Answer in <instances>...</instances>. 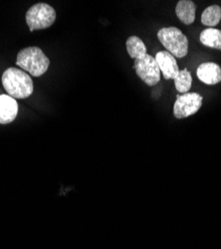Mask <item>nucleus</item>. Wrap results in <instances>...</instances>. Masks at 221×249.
<instances>
[{
	"instance_id": "nucleus-9",
	"label": "nucleus",
	"mask_w": 221,
	"mask_h": 249,
	"mask_svg": "<svg viewBox=\"0 0 221 249\" xmlns=\"http://www.w3.org/2000/svg\"><path fill=\"white\" fill-rule=\"evenodd\" d=\"M18 113V104L9 95H0V124L13 122Z\"/></svg>"
},
{
	"instance_id": "nucleus-14",
	"label": "nucleus",
	"mask_w": 221,
	"mask_h": 249,
	"mask_svg": "<svg viewBox=\"0 0 221 249\" xmlns=\"http://www.w3.org/2000/svg\"><path fill=\"white\" fill-rule=\"evenodd\" d=\"M174 86L178 93L186 94L191 89L192 86V77L190 72L186 68L182 71H179L178 75L174 79Z\"/></svg>"
},
{
	"instance_id": "nucleus-1",
	"label": "nucleus",
	"mask_w": 221,
	"mask_h": 249,
	"mask_svg": "<svg viewBox=\"0 0 221 249\" xmlns=\"http://www.w3.org/2000/svg\"><path fill=\"white\" fill-rule=\"evenodd\" d=\"M2 85L14 99H26L33 93V81L23 70L8 68L2 74Z\"/></svg>"
},
{
	"instance_id": "nucleus-13",
	"label": "nucleus",
	"mask_w": 221,
	"mask_h": 249,
	"mask_svg": "<svg viewBox=\"0 0 221 249\" xmlns=\"http://www.w3.org/2000/svg\"><path fill=\"white\" fill-rule=\"evenodd\" d=\"M221 19V7L219 5H211L204 9L202 14V22L207 27L216 26Z\"/></svg>"
},
{
	"instance_id": "nucleus-6",
	"label": "nucleus",
	"mask_w": 221,
	"mask_h": 249,
	"mask_svg": "<svg viewBox=\"0 0 221 249\" xmlns=\"http://www.w3.org/2000/svg\"><path fill=\"white\" fill-rule=\"evenodd\" d=\"M204 97L198 93H186L176 95L173 105V115L176 119H186L194 115L203 106Z\"/></svg>"
},
{
	"instance_id": "nucleus-3",
	"label": "nucleus",
	"mask_w": 221,
	"mask_h": 249,
	"mask_svg": "<svg viewBox=\"0 0 221 249\" xmlns=\"http://www.w3.org/2000/svg\"><path fill=\"white\" fill-rule=\"evenodd\" d=\"M160 43L174 58H184L188 53V39L176 27H165L157 32Z\"/></svg>"
},
{
	"instance_id": "nucleus-7",
	"label": "nucleus",
	"mask_w": 221,
	"mask_h": 249,
	"mask_svg": "<svg viewBox=\"0 0 221 249\" xmlns=\"http://www.w3.org/2000/svg\"><path fill=\"white\" fill-rule=\"evenodd\" d=\"M156 63L166 80L175 79L179 73L176 59L168 51H158L154 57Z\"/></svg>"
},
{
	"instance_id": "nucleus-10",
	"label": "nucleus",
	"mask_w": 221,
	"mask_h": 249,
	"mask_svg": "<svg viewBox=\"0 0 221 249\" xmlns=\"http://www.w3.org/2000/svg\"><path fill=\"white\" fill-rule=\"evenodd\" d=\"M196 6L189 0H180L175 7V14L178 19L186 25H190L195 20Z\"/></svg>"
},
{
	"instance_id": "nucleus-8",
	"label": "nucleus",
	"mask_w": 221,
	"mask_h": 249,
	"mask_svg": "<svg viewBox=\"0 0 221 249\" xmlns=\"http://www.w3.org/2000/svg\"><path fill=\"white\" fill-rule=\"evenodd\" d=\"M196 75L204 84L216 85L221 82V67L213 62H206L197 67Z\"/></svg>"
},
{
	"instance_id": "nucleus-12",
	"label": "nucleus",
	"mask_w": 221,
	"mask_h": 249,
	"mask_svg": "<svg viewBox=\"0 0 221 249\" xmlns=\"http://www.w3.org/2000/svg\"><path fill=\"white\" fill-rule=\"evenodd\" d=\"M127 51L131 58L136 59L147 54V47L143 40L137 36H131L126 42Z\"/></svg>"
},
{
	"instance_id": "nucleus-11",
	"label": "nucleus",
	"mask_w": 221,
	"mask_h": 249,
	"mask_svg": "<svg viewBox=\"0 0 221 249\" xmlns=\"http://www.w3.org/2000/svg\"><path fill=\"white\" fill-rule=\"evenodd\" d=\"M199 40L204 46L221 51V30L207 28L200 33Z\"/></svg>"
},
{
	"instance_id": "nucleus-5",
	"label": "nucleus",
	"mask_w": 221,
	"mask_h": 249,
	"mask_svg": "<svg viewBox=\"0 0 221 249\" xmlns=\"http://www.w3.org/2000/svg\"><path fill=\"white\" fill-rule=\"evenodd\" d=\"M134 69L139 79L150 87L156 85L160 80V70L156 61L148 53L135 59Z\"/></svg>"
},
{
	"instance_id": "nucleus-2",
	"label": "nucleus",
	"mask_w": 221,
	"mask_h": 249,
	"mask_svg": "<svg viewBox=\"0 0 221 249\" xmlns=\"http://www.w3.org/2000/svg\"><path fill=\"white\" fill-rule=\"evenodd\" d=\"M16 65L21 67L31 76L40 77L47 72L50 60L40 48L27 47L18 53Z\"/></svg>"
},
{
	"instance_id": "nucleus-4",
	"label": "nucleus",
	"mask_w": 221,
	"mask_h": 249,
	"mask_svg": "<svg viewBox=\"0 0 221 249\" xmlns=\"http://www.w3.org/2000/svg\"><path fill=\"white\" fill-rule=\"evenodd\" d=\"M56 20L55 9L46 3H37L26 13V23L30 31L50 27Z\"/></svg>"
}]
</instances>
